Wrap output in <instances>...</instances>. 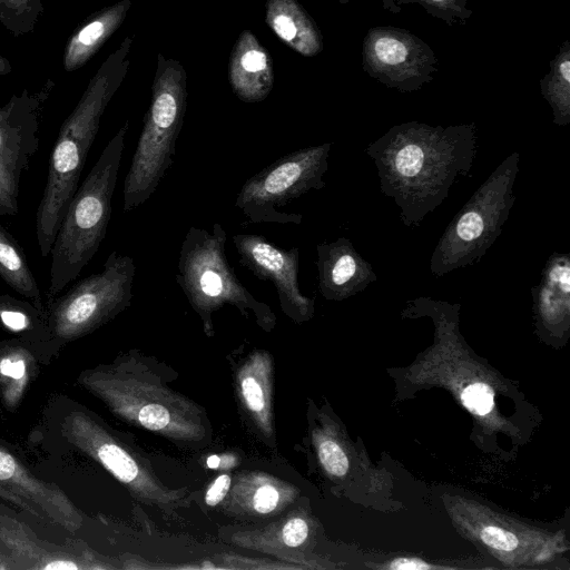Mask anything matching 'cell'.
I'll return each mask as SVG.
<instances>
[{
	"mask_svg": "<svg viewBox=\"0 0 570 570\" xmlns=\"http://www.w3.org/2000/svg\"><path fill=\"white\" fill-rule=\"evenodd\" d=\"M130 7L131 0H120L90 16L67 41L62 57L65 70L71 72L86 65L122 24Z\"/></svg>",
	"mask_w": 570,
	"mask_h": 570,
	"instance_id": "obj_18",
	"label": "cell"
},
{
	"mask_svg": "<svg viewBox=\"0 0 570 570\" xmlns=\"http://www.w3.org/2000/svg\"><path fill=\"white\" fill-rule=\"evenodd\" d=\"M239 264L262 281H269L282 309L295 321L308 318L314 299L302 294L298 285L299 249L281 248L263 235L237 234L232 237Z\"/></svg>",
	"mask_w": 570,
	"mask_h": 570,
	"instance_id": "obj_11",
	"label": "cell"
},
{
	"mask_svg": "<svg viewBox=\"0 0 570 570\" xmlns=\"http://www.w3.org/2000/svg\"><path fill=\"white\" fill-rule=\"evenodd\" d=\"M265 22L287 47L304 57L323 51L322 33L306 10L296 0H267Z\"/></svg>",
	"mask_w": 570,
	"mask_h": 570,
	"instance_id": "obj_17",
	"label": "cell"
},
{
	"mask_svg": "<svg viewBox=\"0 0 570 570\" xmlns=\"http://www.w3.org/2000/svg\"><path fill=\"white\" fill-rule=\"evenodd\" d=\"M475 142L473 122L443 127L409 121L391 127L365 153L376 166L381 191L412 227L443 203L459 175L470 174Z\"/></svg>",
	"mask_w": 570,
	"mask_h": 570,
	"instance_id": "obj_1",
	"label": "cell"
},
{
	"mask_svg": "<svg viewBox=\"0 0 570 570\" xmlns=\"http://www.w3.org/2000/svg\"><path fill=\"white\" fill-rule=\"evenodd\" d=\"M482 541L491 548L512 551L518 544V538L510 531L494 525H488L481 531Z\"/></svg>",
	"mask_w": 570,
	"mask_h": 570,
	"instance_id": "obj_28",
	"label": "cell"
},
{
	"mask_svg": "<svg viewBox=\"0 0 570 570\" xmlns=\"http://www.w3.org/2000/svg\"><path fill=\"white\" fill-rule=\"evenodd\" d=\"M384 10L399 13L404 4H420L430 16L449 26L456 22L465 24L472 16L468 0H381Z\"/></svg>",
	"mask_w": 570,
	"mask_h": 570,
	"instance_id": "obj_24",
	"label": "cell"
},
{
	"mask_svg": "<svg viewBox=\"0 0 570 570\" xmlns=\"http://www.w3.org/2000/svg\"><path fill=\"white\" fill-rule=\"evenodd\" d=\"M438 58L432 48L406 29L377 26L367 30L362 67L372 78L401 92H412L433 80Z\"/></svg>",
	"mask_w": 570,
	"mask_h": 570,
	"instance_id": "obj_9",
	"label": "cell"
},
{
	"mask_svg": "<svg viewBox=\"0 0 570 570\" xmlns=\"http://www.w3.org/2000/svg\"><path fill=\"white\" fill-rule=\"evenodd\" d=\"M318 456L325 470L336 476L347 472L348 460L342 448L332 440H324L318 445Z\"/></svg>",
	"mask_w": 570,
	"mask_h": 570,
	"instance_id": "obj_26",
	"label": "cell"
},
{
	"mask_svg": "<svg viewBox=\"0 0 570 570\" xmlns=\"http://www.w3.org/2000/svg\"><path fill=\"white\" fill-rule=\"evenodd\" d=\"M187 107V73L175 59L157 56L151 100L124 181L125 213L146 203L173 166Z\"/></svg>",
	"mask_w": 570,
	"mask_h": 570,
	"instance_id": "obj_4",
	"label": "cell"
},
{
	"mask_svg": "<svg viewBox=\"0 0 570 570\" xmlns=\"http://www.w3.org/2000/svg\"><path fill=\"white\" fill-rule=\"evenodd\" d=\"M4 553H7V550L2 541L0 540V556H3Z\"/></svg>",
	"mask_w": 570,
	"mask_h": 570,
	"instance_id": "obj_36",
	"label": "cell"
},
{
	"mask_svg": "<svg viewBox=\"0 0 570 570\" xmlns=\"http://www.w3.org/2000/svg\"><path fill=\"white\" fill-rule=\"evenodd\" d=\"M0 326L28 338L50 337L47 312L7 294L0 295Z\"/></svg>",
	"mask_w": 570,
	"mask_h": 570,
	"instance_id": "obj_22",
	"label": "cell"
},
{
	"mask_svg": "<svg viewBox=\"0 0 570 570\" xmlns=\"http://www.w3.org/2000/svg\"><path fill=\"white\" fill-rule=\"evenodd\" d=\"M136 267L128 255L112 252L102 269L77 282L47 311L50 340L57 344L82 337L130 306Z\"/></svg>",
	"mask_w": 570,
	"mask_h": 570,
	"instance_id": "obj_7",
	"label": "cell"
},
{
	"mask_svg": "<svg viewBox=\"0 0 570 570\" xmlns=\"http://www.w3.org/2000/svg\"><path fill=\"white\" fill-rule=\"evenodd\" d=\"M308 534L307 523L301 518H294L286 522L283 528L282 538L286 546L298 547Z\"/></svg>",
	"mask_w": 570,
	"mask_h": 570,
	"instance_id": "obj_30",
	"label": "cell"
},
{
	"mask_svg": "<svg viewBox=\"0 0 570 570\" xmlns=\"http://www.w3.org/2000/svg\"><path fill=\"white\" fill-rule=\"evenodd\" d=\"M390 568L392 569H430L432 568L430 564L423 562L422 560L416 559H399L395 560Z\"/></svg>",
	"mask_w": 570,
	"mask_h": 570,
	"instance_id": "obj_33",
	"label": "cell"
},
{
	"mask_svg": "<svg viewBox=\"0 0 570 570\" xmlns=\"http://www.w3.org/2000/svg\"><path fill=\"white\" fill-rule=\"evenodd\" d=\"M277 502L278 492L269 484L258 488L254 495V508L259 513L272 512L276 508Z\"/></svg>",
	"mask_w": 570,
	"mask_h": 570,
	"instance_id": "obj_31",
	"label": "cell"
},
{
	"mask_svg": "<svg viewBox=\"0 0 570 570\" xmlns=\"http://www.w3.org/2000/svg\"><path fill=\"white\" fill-rule=\"evenodd\" d=\"M128 129L126 120L67 207L50 252L49 301L79 276L106 236Z\"/></svg>",
	"mask_w": 570,
	"mask_h": 570,
	"instance_id": "obj_3",
	"label": "cell"
},
{
	"mask_svg": "<svg viewBox=\"0 0 570 570\" xmlns=\"http://www.w3.org/2000/svg\"><path fill=\"white\" fill-rule=\"evenodd\" d=\"M228 81L244 102L263 101L274 86L273 59L250 30L237 38L228 61Z\"/></svg>",
	"mask_w": 570,
	"mask_h": 570,
	"instance_id": "obj_16",
	"label": "cell"
},
{
	"mask_svg": "<svg viewBox=\"0 0 570 570\" xmlns=\"http://www.w3.org/2000/svg\"><path fill=\"white\" fill-rule=\"evenodd\" d=\"M50 85L39 92L24 89L0 106V166L19 180L39 147L40 112Z\"/></svg>",
	"mask_w": 570,
	"mask_h": 570,
	"instance_id": "obj_13",
	"label": "cell"
},
{
	"mask_svg": "<svg viewBox=\"0 0 570 570\" xmlns=\"http://www.w3.org/2000/svg\"><path fill=\"white\" fill-rule=\"evenodd\" d=\"M535 308L547 324H559L570 311V258L553 253L547 261L539 283L532 287Z\"/></svg>",
	"mask_w": 570,
	"mask_h": 570,
	"instance_id": "obj_19",
	"label": "cell"
},
{
	"mask_svg": "<svg viewBox=\"0 0 570 570\" xmlns=\"http://www.w3.org/2000/svg\"><path fill=\"white\" fill-rule=\"evenodd\" d=\"M0 540L13 568L78 570L95 568L87 551L76 543L58 546L39 539L24 523L0 509Z\"/></svg>",
	"mask_w": 570,
	"mask_h": 570,
	"instance_id": "obj_14",
	"label": "cell"
},
{
	"mask_svg": "<svg viewBox=\"0 0 570 570\" xmlns=\"http://www.w3.org/2000/svg\"><path fill=\"white\" fill-rule=\"evenodd\" d=\"M550 70L540 80V90L558 126L570 124V42L564 40L549 62Z\"/></svg>",
	"mask_w": 570,
	"mask_h": 570,
	"instance_id": "obj_21",
	"label": "cell"
},
{
	"mask_svg": "<svg viewBox=\"0 0 570 570\" xmlns=\"http://www.w3.org/2000/svg\"><path fill=\"white\" fill-rule=\"evenodd\" d=\"M12 70L11 63L8 59L0 55V76L10 73Z\"/></svg>",
	"mask_w": 570,
	"mask_h": 570,
	"instance_id": "obj_34",
	"label": "cell"
},
{
	"mask_svg": "<svg viewBox=\"0 0 570 570\" xmlns=\"http://www.w3.org/2000/svg\"><path fill=\"white\" fill-rule=\"evenodd\" d=\"M316 253L318 291L326 299H345L376 281L370 263L344 237L318 244Z\"/></svg>",
	"mask_w": 570,
	"mask_h": 570,
	"instance_id": "obj_15",
	"label": "cell"
},
{
	"mask_svg": "<svg viewBox=\"0 0 570 570\" xmlns=\"http://www.w3.org/2000/svg\"><path fill=\"white\" fill-rule=\"evenodd\" d=\"M332 144L309 146L287 154L249 177L242 186L235 206L249 223L294 224L303 216L284 208L325 186Z\"/></svg>",
	"mask_w": 570,
	"mask_h": 570,
	"instance_id": "obj_8",
	"label": "cell"
},
{
	"mask_svg": "<svg viewBox=\"0 0 570 570\" xmlns=\"http://www.w3.org/2000/svg\"><path fill=\"white\" fill-rule=\"evenodd\" d=\"M519 153L507 157L450 222L430 259L441 277L481 259L501 234L515 200Z\"/></svg>",
	"mask_w": 570,
	"mask_h": 570,
	"instance_id": "obj_6",
	"label": "cell"
},
{
	"mask_svg": "<svg viewBox=\"0 0 570 570\" xmlns=\"http://www.w3.org/2000/svg\"><path fill=\"white\" fill-rule=\"evenodd\" d=\"M226 242L227 233L218 223L212 232L189 227L179 250L177 284L207 331L212 328L213 312L224 305L235 306L243 315L249 309L261 325L271 326L273 312L237 278L226 257Z\"/></svg>",
	"mask_w": 570,
	"mask_h": 570,
	"instance_id": "obj_5",
	"label": "cell"
},
{
	"mask_svg": "<svg viewBox=\"0 0 570 570\" xmlns=\"http://www.w3.org/2000/svg\"><path fill=\"white\" fill-rule=\"evenodd\" d=\"M43 12L41 0H0V23L16 37L32 32Z\"/></svg>",
	"mask_w": 570,
	"mask_h": 570,
	"instance_id": "obj_23",
	"label": "cell"
},
{
	"mask_svg": "<svg viewBox=\"0 0 570 570\" xmlns=\"http://www.w3.org/2000/svg\"><path fill=\"white\" fill-rule=\"evenodd\" d=\"M19 179L0 166V216L18 212Z\"/></svg>",
	"mask_w": 570,
	"mask_h": 570,
	"instance_id": "obj_27",
	"label": "cell"
},
{
	"mask_svg": "<svg viewBox=\"0 0 570 570\" xmlns=\"http://www.w3.org/2000/svg\"><path fill=\"white\" fill-rule=\"evenodd\" d=\"M461 399L465 407L478 415H485L493 407V391L484 383L466 386Z\"/></svg>",
	"mask_w": 570,
	"mask_h": 570,
	"instance_id": "obj_25",
	"label": "cell"
},
{
	"mask_svg": "<svg viewBox=\"0 0 570 570\" xmlns=\"http://www.w3.org/2000/svg\"><path fill=\"white\" fill-rule=\"evenodd\" d=\"M131 46L132 37L127 36L107 57L59 130L36 215V236L42 257L49 256L67 207L78 188L101 116L128 72Z\"/></svg>",
	"mask_w": 570,
	"mask_h": 570,
	"instance_id": "obj_2",
	"label": "cell"
},
{
	"mask_svg": "<svg viewBox=\"0 0 570 570\" xmlns=\"http://www.w3.org/2000/svg\"><path fill=\"white\" fill-rule=\"evenodd\" d=\"M65 439L88 455L139 498L156 501L164 491L155 482L147 464L94 414L82 410L69 412L61 424Z\"/></svg>",
	"mask_w": 570,
	"mask_h": 570,
	"instance_id": "obj_10",
	"label": "cell"
},
{
	"mask_svg": "<svg viewBox=\"0 0 570 570\" xmlns=\"http://www.w3.org/2000/svg\"><path fill=\"white\" fill-rule=\"evenodd\" d=\"M219 464H220V459L217 455H210L207 459V465L210 469H216L219 466Z\"/></svg>",
	"mask_w": 570,
	"mask_h": 570,
	"instance_id": "obj_35",
	"label": "cell"
},
{
	"mask_svg": "<svg viewBox=\"0 0 570 570\" xmlns=\"http://www.w3.org/2000/svg\"><path fill=\"white\" fill-rule=\"evenodd\" d=\"M0 277L13 291L46 311L38 283L18 242L0 225Z\"/></svg>",
	"mask_w": 570,
	"mask_h": 570,
	"instance_id": "obj_20",
	"label": "cell"
},
{
	"mask_svg": "<svg viewBox=\"0 0 570 570\" xmlns=\"http://www.w3.org/2000/svg\"><path fill=\"white\" fill-rule=\"evenodd\" d=\"M229 485V475L223 474L218 476L206 493V503L210 507L218 504L228 492Z\"/></svg>",
	"mask_w": 570,
	"mask_h": 570,
	"instance_id": "obj_32",
	"label": "cell"
},
{
	"mask_svg": "<svg viewBox=\"0 0 570 570\" xmlns=\"http://www.w3.org/2000/svg\"><path fill=\"white\" fill-rule=\"evenodd\" d=\"M242 391L248 407L252 411L261 412L265 406L264 392L257 380L246 376L242 381Z\"/></svg>",
	"mask_w": 570,
	"mask_h": 570,
	"instance_id": "obj_29",
	"label": "cell"
},
{
	"mask_svg": "<svg viewBox=\"0 0 570 570\" xmlns=\"http://www.w3.org/2000/svg\"><path fill=\"white\" fill-rule=\"evenodd\" d=\"M0 497L67 531L75 532L82 524L80 511L67 494L55 483L33 475L3 445H0Z\"/></svg>",
	"mask_w": 570,
	"mask_h": 570,
	"instance_id": "obj_12",
	"label": "cell"
}]
</instances>
